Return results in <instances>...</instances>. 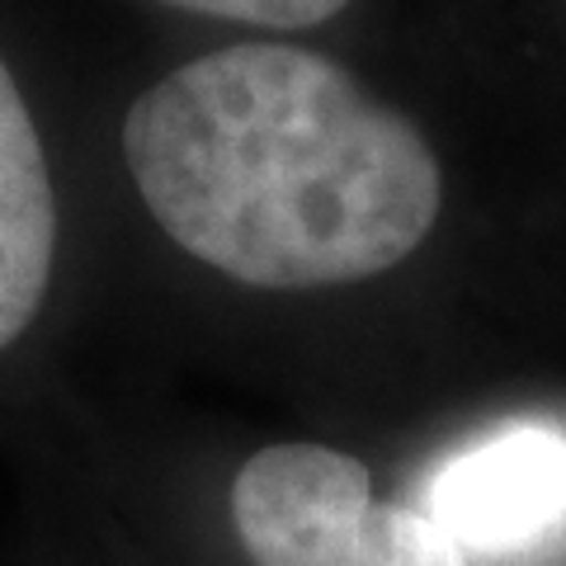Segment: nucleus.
I'll return each instance as SVG.
<instances>
[{
    "instance_id": "f257e3e1",
    "label": "nucleus",
    "mask_w": 566,
    "mask_h": 566,
    "mask_svg": "<svg viewBox=\"0 0 566 566\" xmlns=\"http://www.w3.org/2000/svg\"><path fill=\"white\" fill-rule=\"evenodd\" d=\"M123 156L161 232L251 289L374 279L444 208V175L416 123L345 66L283 43L175 66L133 99Z\"/></svg>"
},
{
    "instance_id": "f03ea898",
    "label": "nucleus",
    "mask_w": 566,
    "mask_h": 566,
    "mask_svg": "<svg viewBox=\"0 0 566 566\" xmlns=\"http://www.w3.org/2000/svg\"><path fill=\"white\" fill-rule=\"evenodd\" d=\"M232 524L255 566H472L424 510L374 495L359 458L270 444L237 472Z\"/></svg>"
},
{
    "instance_id": "7ed1b4c3",
    "label": "nucleus",
    "mask_w": 566,
    "mask_h": 566,
    "mask_svg": "<svg viewBox=\"0 0 566 566\" xmlns=\"http://www.w3.org/2000/svg\"><path fill=\"white\" fill-rule=\"evenodd\" d=\"M424 515L472 566H553L566 553V430L510 420L449 453L424 482Z\"/></svg>"
},
{
    "instance_id": "20e7f679",
    "label": "nucleus",
    "mask_w": 566,
    "mask_h": 566,
    "mask_svg": "<svg viewBox=\"0 0 566 566\" xmlns=\"http://www.w3.org/2000/svg\"><path fill=\"white\" fill-rule=\"evenodd\" d=\"M52 255H57V193L29 104L0 62V349L33 326Z\"/></svg>"
},
{
    "instance_id": "39448f33",
    "label": "nucleus",
    "mask_w": 566,
    "mask_h": 566,
    "mask_svg": "<svg viewBox=\"0 0 566 566\" xmlns=\"http://www.w3.org/2000/svg\"><path fill=\"white\" fill-rule=\"evenodd\" d=\"M175 10L212 14L232 24H264V29H312L335 20L349 0H166Z\"/></svg>"
}]
</instances>
